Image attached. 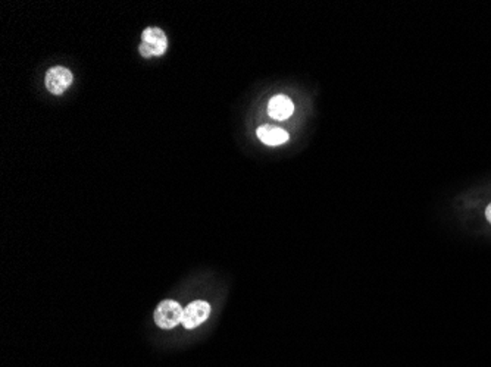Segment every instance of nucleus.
I'll return each mask as SVG.
<instances>
[{
	"mask_svg": "<svg viewBox=\"0 0 491 367\" xmlns=\"http://www.w3.org/2000/svg\"><path fill=\"white\" fill-rule=\"evenodd\" d=\"M210 316V304L203 300H196L184 309L183 326L186 329H194L206 322Z\"/></svg>",
	"mask_w": 491,
	"mask_h": 367,
	"instance_id": "20e7f679",
	"label": "nucleus"
},
{
	"mask_svg": "<svg viewBox=\"0 0 491 367\" xmlns=\"http://www.w3.org/2000/svg\"><path fill=\"white\" fill-rule=\"evenodd\" d=\"M72 72L68 68L63 66H53V68L46 72V89L55 96H60L65 90H67L72 84Z\"/></svg>",
	"mask_w": 491,
	"mask_h": 367,
	"instance_id": "7ed1b4c3",
	"label": "nucleus"
},
{
	"mask_svg": "<svg viewBox=\"0 0 491 367\" xmlns=\"http://www.w3.org/2000/svg\"><path fill=\"white\" fill-rule=\"evenodd\" d=\"M256 136L262 143L269 146V147L281 146V144L287 143L290 139L288 132L284 128L275 127V125H268V124L260 125L256 129Z\"/></svg>",
	"mask_w": 491,
	"mask_h": 367,
	"instance_id": "423d86ee",
	"label": "nucleus"
},
{
	"mask_svg": "<svg viewBox=\"0 0 491 367\" xmlns=\"http://www.w3.org/2000/svg\"><path fill=\"white\" fill-rule=\"evenodd\" d=\"M485 218H487V221L491 224V203L487 206V209H485Z\"/></svg>",
	"mask_w": 491,
	"mask_h": 367,
	"instance_id": "0eeeda50",
	"label": "nucleus"
},
{
	"mask_svg": "<svg viewBox=\"0 0 491 367\" xmlns=\"http://www.w3.org/2000/svg\"><path fill=\"white\" fill-rule=\"evenodd\" d=\"M294 113V103L284 94L274 96L268 103V115L275 121H286Z\"/></svg>",
	"mask_w": 491,
	"mask_h": 367,
	"instance_id": "39448f33",
	"label": "nucleus"
},
{
	"mask_svg": "<svg viewBox=\"0 0 491 367\" xmlns=\"http://www.w3.org/2000/svg\"><path fill=\"white\" fill-rule=\"evenodd\" d=\"M141 44L139 47L140 55L143 58L162 56L168 49L167 34L158 27H149L143 31Z\"/></svg>",
	"mask_w": 491,
	"mask_h": 367,
	"instance_id": "f257e3e1",
	"label": "nucleus"
},
{
	"mask_svg": "<svg viewBox=\"0 0 491 367\" xmlns=\"http://www.w3.org/2000/svg\"><path fill=\"white\" fill-rule=\"evenodd\" d=\"M184 309L174 300L159 303L155 310V322L160 329H172L183 322Z\"/></svg>",
	"mask_w": 491,
	"mask_h": 367,
	"instance_id": "f03ea898",
	"label": "nucleus"
}]
</instances>
